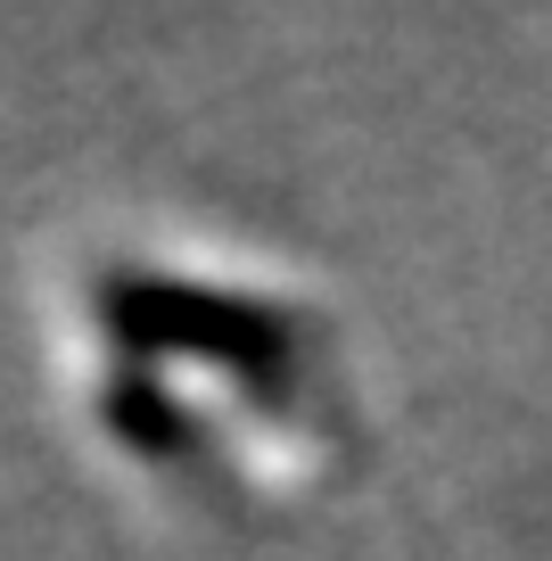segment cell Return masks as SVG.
<instances>
[{"instance_id": "cell-1", "label": "cell", "mask_w": 552, "mask_h": 561, "mask_svg": "<svg viewBox=\"0 0 552 561\" xmlns=\"http://www.w3.org/2000/svg\"><path fill=\"white\" fill-rule=\"evenodd\" d=\"M100 322L133 355H198V364H231V371H256V380L280 371L297 347V322L280 306L207 289V280H165V273H107Z\"/></svg>"}, {"instance_id": "cell-2", "label": "cell", "mask_w": 552, "mask_h": 561, "mask_svg": "<svg viewBox=\"0 0 552 561\" xmlns=\"http://www.w3.org/2000/svg\"><path fill=\"white\" fill-rule=\"evenodd\" d=\"M100 413H107V430L116 438H133L140 455H173V446L191 438V421H182V404L157 388V371H140V364H124V371H107V397H100Z\"/></svg>"}]
</instances>
